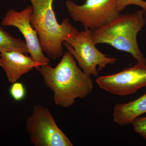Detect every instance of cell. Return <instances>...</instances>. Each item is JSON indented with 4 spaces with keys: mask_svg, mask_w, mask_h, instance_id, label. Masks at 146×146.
<instances>
[{
    "mask_svg": "<svg viewBox=\"0 0 146 146\" xmlns=\"http://www.w3.org/2000/svg\"><path fill=\"white\" fill-rule=\"evenodd\" d=\"M26 129L35 146H73L56 125L49 110L42 105L35 106Z\"/></svg>",
    "mask_w": 146,
    "mask_h": 146,
    "instance_id": "8992f818",
    "label": "cell"
},
{
    "mask_svg": "<svg viewBox=\"0 0 146 146\" xmlns=\"http://www.w3.org/2000/svg\"><path fill=\"white\" fill-rule=\"evenodd\" d=\"M146 25L143 10L120 15L109 24L92 32L95 44H107L130 54L138 63L146 64V58L139 48L137 35Z\"/></svg>",
    "mask_w": 146,
    "mask_h": 146,
    "instance_id": "3957f363",
    "label": "cell"
},
{
    "mask_svg": "<svg viewBox=\"0 0 146 146\" xmlns=\"http://www.w3.org/2000/svg\"><path fill=\"white\" fill-rule=\"evenodd\" d=\"M133 130L146 141V117H138L131 124Z\"/></svg>",
    "mask_w": 146,
    "mask_h": 146,
    "instance_id": "5bb4252c",
    "label": "cell"
},
{
    "mask_svg": "<svg viewBox=\"0 0 146 146\" xmlns=\"http://www.w3.org/2000/svg\"><path fill=\"white\" fill-rule=\"evenodd\" d=\"M27 55L16 51L0 52V66L10 83L17 82L22 76L40 65Z\"/></svg>",
    "mask_w": 146,
    "mask_h": 146,
    "instance_id": "9c48e42d",
    "label": "cell"
},
{
    "mask_svg": "<svg viewBox=\"0 0 146 146\" xmlns=\"http://www.w3.org/2000/svg\"><path fill=\"white\" fill-rule=\"evenodd\" d=\"M11 51L20 52L26 54L29 53L25 41L13 37L0 25V52Z\"/></svg>",
    "mask_w": 146,
    "mask_h": 146,
    "instance_id": "8fae6325",
    "label": "cell"
},
{
    "mask_svg": "<svg viewBox=\"0 0 146 146\" xmlns=\"http://www.w3.org/2000/svg\"><path fill=\"white\" fill-rule=\"evenodd\" d=\"M92 38V31L84 30L69 36L63 46L72 55L79 67L89 76L96 77L106 65L114 64L117 59L108 57L96 46Z\"/></svg>",
    "mask_w": 146,
    "mask_h": 146,
    "instance_id": "277c9868",
    "label": "cell"
},
{
    "mask_svg": "<svg viewBox=\"0 0 146 146\" xmlns=\"http://www.w3.org/2000/svg\"><path fill=\"white\" fill-rule=\"evenodd\" d=\"M65 4L71 18L80 23L84 30L92 32L109 24L121 14L116 0H86L80 5L68 0Z\"/></svg>",
    "mask_w": 146,
    "mask_h": 146,
    "instance_id": "5b68a950",
    "label": "cell"
},
{
    "mask_svg": "<svg viewBox=\"0 0 146 146\" xmlns=\"http://www.w3.org/2000/svg\"><path fill=\"white\" fill-rule=\"evenodd\" d=\"M117 8L121 13L127 6L135 5L140 7L146 14V1L143 0H116Z\"/></svg>",
    "mask_w": 146,
    "mask_h": 146,
    "instance_id": "4fadbf2b",
    "label": "cell"
},
{
    "mask_svg": "<svg viewBox=\"0 0 146 146\" xmlns=\"http://www.w3.org/2000/svg\"><path fill=\"white\" fill-rule=\"evenodd\" d=\"M146 113V93L137 99L115 105L112 114L114 122L121 126L128 125Z\"/></svg>",
    "mask_w": 146,
    "mask_h": 146,
    "instance_id": "30bf717a",
    "label": "cell"
},
{
    "mask_svg": "<svg viewBox=\"0 0 146 146\" xmlns=\"http://www.w3.org/2000/svg\"><path fill=\"white\" fill-rule=\"evenodd\" d=\"M32 6H28L21 11L9 9L3 18V27L12 26L18 29L25 40L31 57L39 65L49 64L50 59L42 50L39 37L31 23Z\"/></svg>",
    "mask_w": 146,
    "mask_h": 146,
    "instance_id": "ba28073f",
    "label": "cell"
},
{
    "mask_svg": "<svg viewBox=\"0 0 146 146\" xmlns=\"http://www.w3.org/2000/svg\"><path fill=\"white\" fill-rule=\"evenodd\" d=\"M96 82L100 88L110 94L131 95L146 86V64L138 63L119 72L99 77Z\"/></svg>",
    "mask_w": 146,
    "mask_h": 146,
    "instance_id": "52a82bcc",
    "label": "cell"
},
{
    "mask_svg": "<svg viewBox=\"0 0 146 146\" xmlns=\"http://www.w3.org/2000/svg\"><path fill=\"white\" fill-rule=\"evenodd\" d=\"M9 93L11 96L15 101L20 102L25 98L26 89L23 83L17 81L12 83L11 85Z\"/></svg>",
    "mask_w": 146,
    "mask_h": 146,
    "instance_id": "7c38bea8",
    "label": "cell"
},
{
    "mask_svg": "<svg viewBox=\"0 0 146 146\" xmlns=\"http://www.w3.org/2000/svg\"><path fill=\"white\" fill-rule=\"evenodd\" d=\"M36 69L53 93L54 101L57 106L65 108L72 106L77 99L86 98L93 91L91 76L78 66L76 60L68 51L54 68L47 64Z\"/></svg>",
    "mask_w": 146,
    "mask_h": 146,
    "instance_id": "6da1fadb",
    "label": "cell"
},
{
    "mask_svg": "<svg viewBox=\"0 0 146 146\" xmlns=\"http://www.w3.org/2000/svg\"><path fill=\"white\" fill-rule=\"evenodd\" d=\"M32 7L31 23L36 31L43 52L55 60L64 54L63 43L78 32L65 18L58 22L53 8L54 0H30Z\"/></svg>",
    "mask_w": 146,
    "mask_h": 146,
    "instance_id": "7a4b0ae2",
    "label": "cell"
}]
</instances>
